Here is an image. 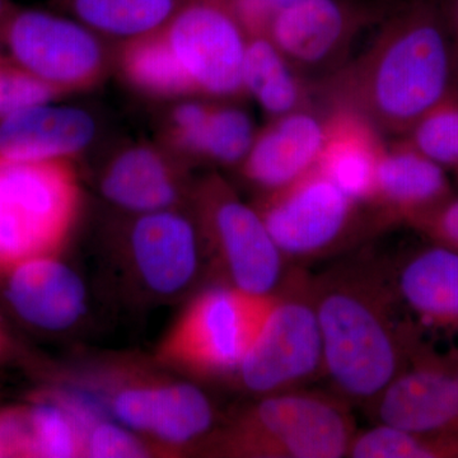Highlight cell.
<instances>
[{
	"instance_id": "7",
	"label": "cell",
	"mask_w": 458,
	"mask_h": 458,
	"mask_svg": "<svg viewBox=\"0 0 458 458\" xmlns=\"http://www.w3.org/2000/svg\"><path fill=\"white\" fill-rule=\"evenodd\" d=\"M186 98L246 95L243 62L249 36L228 0H189L156 30Z\"/></svg>"
},
{
	"instance_id": "15",
	"label": "cell",
	"mask_w": 458,
	"mask_h": 458,
	"mask_svg": "<svg viewBox=\"0 0 458 458\" xmlns=\"http://www.w3.org/2000/svg\"><path fill=\"white\" fill-rule=\"evenodd\" d=\"M452 195L445 168L403 140L386 144L369 210L377 229L396 223L410 225Z\"/></svg>"
},
{
	"instance_id": "12",
	"label": "cell",
	"mask_w": 458,
	"mask_h": 458,
	"mask_svg": "<svg viewBox=\"0 0 458 458\" xmlns=\"http://www.w3.org/2000/svg\"><path fill=\"white\" fill-rule=\"evenodd\" d=\"M377 424L412 433H458V351L421 342L369 406Z\"/></svg>"
},
{
	"instance_id": "25",
	"label": "cell",
	"mask_w": 458,
	"mask_h": 458,
	"mask_svg": "<svg viewBox=\"0 0 458 458\" xmlns=\"http://www.w3.org/2000/svg\"><path fill=\"white\" fill-rule=\"evenodd\" d=\"M352 458H458V433H412L377 424L355 434Z\"/></svg>"
},
{
	"instance_id": "34",
	"label": "cell",
	"mask_w": 458,
	"mask_h": 458,
	"mask_svg": "<svg viewBox=\"0 0 458 458\" xmlns=\"http://www.w3.org/2000/svg\"><path fill=\"white\" fill-rule=\"evenodd\" d=\"M14 7H16V4L12 3L11 0H0V23L7 18Z\"/></svg>"
},
{
	"instance_id": "22",
	"label": "cell",
	"mask_w": 458,
	"mask_h": 458,
	"mask_svg": "<svg viewBox=\"0 0 458 458\" xmlns=\"http://www.w3.org/2000/svg\"><path fill=\"white\" fill-rule=\"evenodd\" d=\"M243 87L271 119L318 106L315 83L301 74L267 36H250Z\"/></svg>"
},
{
	"instance_id": "30",
	"label": "cell",
	"mask_w": 458,
	"mask_h": 458,
	"mask_svg": "<svg viewBox=\"0 0 458 458\" xmlns=\"http://www.w3.org/2000/svg\"><path fill=\"white\" fill-rule=\"evenodd\" d=\"M430 243L445 247L458 254V197L452 195L410 225Z\"/></svg>"
},
{
	"instance_id": "26",
	"label": "cell",
	"mask_w": 458,
	"mask_h": 458,
	"mask_svg": "<svg viewBox=\"0 0 458 458\" xmlns=\"http://www.w3.org/2000/svg\"><path fill=\"white\" fill-rule=\"evenodd\" d=\"M256 132L254 122L245 110L234 105L213 102L199 137L195 158L240 165L254 143Z\"/></svg>"
},
{
	"instance_id": "28",
	"label": "cell",
	"mask_w": 458,
	"mask_h": 458,
	"mask_svg": "<svg viewBox=\"0 0 458 458\" xmlns=\"http://www.w3.org/2000/svg\"><path fill=\"white\" fill-rule=\"evenodd\" d=\"M63 98L0 49V119L23 108Z\"/></svg>"
},
{
	"instance_id": "13",
	"label": "cell",
	"mask_w": 458,
	"mask_h": 458,
	"mask_svg": "<svg viewBox=\"0 0 458 458\" xmlns=\"http://www.w3.org/2000/svg\"><path fill=\"white\" fill-rule=\"evenodd\" d=\"M0 292L12 313L36 330H66L86 311L82 279L57 256L30 259L0 270Z\"/></svg>"
},
{
	"instance_id": "27",
	"label": "cell",
	"mask_w": 458,
	"mask_h": 458,
	"mask_svg": "<svg viewBox=\"0 0 458 458\" xmlns=\"http://www.w3.org/2000/svg\"><path fill=\"white\" fill-rule=\"evenodd\" d=\"M403 137L443 168L458 170V89L428 110Z\"/></svg>"
},
{
	"instance_id": "11",
	"label": "cell",
	"mask_w": 458,
	"mask_h": 458,
	"mask_svg": "<svg viewBox=\"0 0 458 458\" xmlns=\"http://www.w3.org/2000/svg\"><path fill=\"white\" fill-rule=\"evenodd\" d=\"M393 5L385 0H300L276 17L267 38L304 77L322 78L345 64L358 36L381 22Z\"/></svg>"
},
{
	"instance_id": "10",
	"label": "cell",
	"mask_w": 458,
	"mask_h": 458,
	"mask_svg": "<svg viewBox=\"0 0 458 458\" xmlns=\"http://www.w3.org/2000/svg\"><path fill=\"white\" fill-rule=\"evenodd\" d=\"M199 234L204 238L228 285L252 294H273L286 276L284 256L254 205L241 200L219 174L194 190Z\"/></svg>"
},
{
	"instance_id": "8",
	"label": "cell",
	"mask_w": 458,
	"mask_h": 458,
	"mask_svg": "<svg viewBox=\"0 0 458 458\" xmlns=\"http://www.w3.org/2000/svg\"><path fill=\"white\" fill-rule=\"evenodd\" d=\"M273 294L228 284L197 295L159 349L162 361L201 377L236 373L269 312Z\"/></svg>"
},
{
	"instance_id": "9",
	"label": "cell",
	"mask_w": 458,
	"mask_h": 458,
	"mask_svg": "<svg viewBox=\"0 0 458 458\" xmlns=\"http://www.w3.org/2000/svg\"><path fill=\"white\" fill-rule=\"evenodd\" d=\"M101 38L73 17L17 5L0 23V49L60 96L105 80L111 55Z\"/></svg>"
},
{
	"instance_id": "14",
	"label": "cell",
	"mask_w": 458,
	"mask_h": 458,
	"mask_svg": "<svg viewBox=\"0 0 458 458\" xmlns=\"http://www.w3.org/2000/svg\"><path fill=\"white\" fill-rule=\"evenodd\" d=\"M327 132L324 107L304 108L271 119L256 132L241 171L262 192L284 188L315 170Z\"/></svg>"
},
{
	"instance_id": "36",
	"label": "cell",
	"mask_w": 458,
	"mask_h": 458,
	"mask_svg": "<svg viewBox=\"0 0 458 458\" xmlns=\"http://www.w3.org/2000/svg\"><path fill=\"white\" fill-rule=\"evenodd\" d=\"M456 171H457V174H458V170H456Z\"/></svg>"
},
{
	"instance_id": "2",
	"label": "cell",
	"mask_w": 458,
	"mask_h": 458,
	"mask_svg": "<svg viewBox=\"0 0 458 458\" xmlns=\"http://www.w3.org/2000/svg\"><path fill=\"white\" fill-rule=\"evenodd\" d=\"M324 376L349 403L372 405L409 363L420 328L403 319L391 269L349 261L313 276Z\"/></svg>"
},
{
	"instance_id": "19",
	"label": "cell",
	"mask_w": 458,
	"mask_h": 458,
	"mask_svg": "<svg viewBox=\"0 0 458 458\" xmlns=\"http://www.w3.org/2000/svg\"><path fill=\"white\" fill-rule=\"evenodd\" d=\"M101 191L110 203L137 214L174 209L186 194L182 165L165 146L125 147L108 162Z\"/></svg>"
},
{
	"instance_id": "29",
	"label": "cell",
	"mask_w": 458,
	"mask_h": 458,
	"mask_svg": "<svg viewBox=\"0 0 458 458\" xmlns=\"http://www.w3.org/2000/svg\"><path fill=\"white\" fill-rule=\"evenodd\" d=\"M84 456L134 458L146 456L143 445L122 424L99 420L87 433Z\"/></svg>"
},
{
	"instance_id": "4",
	"label": "cell",
	"mask_w": 458,
	"mask_h": 458,
	"mask_svg": "<svg viewBox=\"0 0 458 458\" xmlns=\"http://www.w3.org/2000/svg\"><path fill=\"white\" fill-rule=\"evenodd\" d=\"M82 200L74 161L0 157V270L59 256L80 219Z\"/></svg>"
},
{
	"instance_id": "6",
	"label": "cell",
	"mask_w": 458,
	"mask_h": 458,
	"mask_svg": "<svg viewBox=\"0 0 458 458\" xmlns=\"http://www.w3.org/2000/svg\"><path fill=\"white\" fill-rule=\"evenodd\" d=\"M254 208L286 262L336 254L369 229L372 212L315 168L284 188L262 192Z\"/></svg>"
},
{
	"instance_id": "31",
	"label": "cell",
	"mask_w": 458,
	"mask_h": 458,
	"mask_svg": "<svg viewBox=\"0 0 458 458\" xmlns=\"http://www.w3.org/2000/svg\"><path fill=\"white\" fill-rule=\"evenodd\" d=\"M300 0H228L247 36H267L279 14Z\"/></svg>"
},
{
	"instance_id": "16",
	"label": "cell",
	"mask_w": 458,
	"mask_h": 458,
	"mask_svg": "<svg viewBox=\"0 0 458 458\" xmlns=\"http://www.w3.org/2000/svg\"><path fill=\"white\" fill-rule=\"evenodd\" d=\"M111 410L128 429L153 434L174 445L199 441L214 423L212 403L190 384L123 388L114 396Z\"/></svg>"
},
{
	"instance_id": "33",
	"label": "cell",
	"mask_w": 458,
	"mask_h": 458,
	"mask_svg": "<svg viewBox=\"0 0 458 458\" xmlns=\"http://www.w3.org/2000/svg\"><path fill=\"white\" fill-rule=\"evenodd\" d=\"M447 21L448 31H450L452 50H454V65L458 77V0H445L442 3Z\"/></svg>"
},
{
	"instance_id": "24",
	"label": "cell",
	"mask_w": 458,
	"mask_h": 458,
	"mask_svg": "<svg viewBox=\"0 0 458 458\" xmlns=\"http://www.w3.org/2000/svg\"><path fill=\"white\" fill-rule=\"evenodd\" d=\"M32 457L84 456L87 432L60 394H38L26 403Z\"/></svg>"
},
{
	"instance_id": "5",
	"label": "cell",
	"mask_w": 458,
	"mask_h": 458,
	"mask_svg": "<svg viewBox=\"0 0 458 458\" xmlns=\"http://www.w3.org/2000/svg\"><path fill=\"white\" fill-rule=\"evenodd\" d=\"M236 375L246 391L259 396L297 390L324 376L311 274L300 267L286 271Z\"/></svg>"
},
{
	"instance_id": "32",
	"label": "cell",
	"mask_w": 458,
	"mask_h": 458,
	"mask_svg": "<svg viewBox=\"0 0 458 458\" xmlns=\"http://www.w3.org/2000/svg\"><path fill=\"white\" fill-rule=\"evenodd\" d=\"M32 457L31 430L26 406L0 410V458Z\"/></svg>"
},
{
	"instance_id": "18",
	"label": "cell",
	"mask_w": 458,
	"mask_h": 458,
	"mask_svg": "<svg viewBox=\"0 0 458 458\" xmlns=\"http://www.w3.org/2000/svg\"><path fill=\"white\" fill-rule=\"evenodd\" d=\"M98 125L82 108L54 101L0 119V157L16 161H75L95 140Z\"/></svg>"
},
{
	"instance_id": "3",
	"label": "cell",
	"mask_w": 458,
	"mask_h": 458,
	"mask_svg": "<svg viewBox=\"0 0 458 458\" xmlns=\"http://www.w3.org/2000/svg\"><path fill=\"white\" fill-rule=\"evenodd\" d=\"M355 429L351 403L336 394L297 390L265 394L209 443L227 457H348Z\"/></svg>"
},
{
	"instance_id": "21",
	"label": "cell",
	"mask_w": 458,
	"mask_h": 458,
	"mask_svg": "<svg viewBox=\"0 0 458 458\" xmlns=\"http://www.w3.org/2000/svg\"><path fill=\"white\" fill-rule=\"evenodd\" d=\"M327 110V140L316 168L352 200L369 209L375 197L377 167L386 147L381 131L348 108Z\"/></svg>"
},
{
	"instance_id": "35",
	"label": "cell",
	"mask_w": 458,
	"mask_h": 458,
	"mask_svg": "<svg viewBox=\"0 0 458 458\" xmlns=\"http://www.w3.org/2000/svg\"><path fill=\"white\" fill-rule=\"evenodd\" d=\"M2 344H3V334H2V330H0V348H2Z\"/></svg>"
},
{
	"instance_id": "20",
	"label": "cell",
	"mask_w": 458,
	"mask_h": 458,
	"mask_svg": "<svg viewBox=\"0 0 458 458\" xmlns=\"http://www.w3.org/2000/svg\"><path fill=\"white\" fill-rule=\"evenodd\" d=\"M403 309L419 328L458 336V254L439 245L410 252L391 269Z\"/></svg>"
},
{
	"instance_id": "1",
	"label": "cell",
	"mask_w": 458,
	"mask_h": 458,
	"mask_svg": "<svg viewBox=\"0 0 458 458\" xmlns=\"http://www.w3.org/2000/svg\"><path fill=\"white\" fill-rule=\"evenodd\" d=\"M457 78L439 0H406L390 9L363 53L315 83L324 108H348L381 132L405 135L445 98Z\"/></svg>"
},
{
	"instance_id": "23",
	"label": "cell",
	"mask_w": 458,
	"mask_h": 458,
	"mask_svg": "<svg viewBox=\"0 0 458 458\" xmlns=\"http://www.w3.org/2000/svg\"><path fill=\"white\" fill-rule=\"evenodd\" d=\"M101 36L122 41L167 23L189 0H50Z\"/></svg>"
},
{
	"instance_id": "17",
	"label": "cell",
	"mask_w": 458,
	"mask_h": 458,
	"mask_svg": "<svg viewBox=\"0 0 458 458\" xmlns=\"http://www.w3.org/2000/svg\"><path fill=\"white\" fill-rule=\"evenodd\" d=\"M199 238L197 225L176 209L138 214L131 250L148 288L159 294L186 288L198 271Z\"/></svg>"
}]
</instances>
